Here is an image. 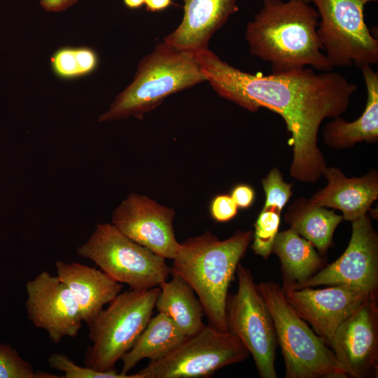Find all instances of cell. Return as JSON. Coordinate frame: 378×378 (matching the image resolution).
Here are the masks:
<instances>
[{
  "label": "cell",
  "mask_w": 378,
  "mask_h": 378,
  "mask_svg": "<svg viewBox=\"0 0 378 378\" xmlns=\"http://www.w3.org/2000/svg\"><path fill=\"white\" fill-rule=\"evenodd\" d=\"M280 260L283 288L308 279L324 266V260L312 244L292 228L278 232L272 247Z\"/></svg>",
  "instance_id": "obj_20"
},
{
  "label": "cell",
  "mask_w": 378,
  "mask_h": 378,
  "mask_svg": "<svg viewBox=\"0 0 378 378\" xmlns=\"http://www.w3.org/2000/svg\"><path fill=\"white\" fill-rule=\"evenodd\" d=\"M174 216L173 209L132 192L113 210L111 223L137 244L173 260L180 247L174 230Z\"/></svg>",
  "instance_id": "obj_13"
},
{
  "label": "cell",
  "mask_w": 378,
  "mask_h": 378,
  "mask_svg": "<svg viewBox=\"0 0 378 378\" xmlns=\"http://www.w3.org/2000/svg\"><path fill=\"white\" fill-rule=\"evenodd\" d=\"M283 289V288H282ZM285 298L295 312L329 346L340 324L373 291L346 286H328L314 289H283Z\"/></svg>",
  "instance_id": "obj_15"
},
{
  "label": "cell",
  "mask_w": 378,
  "mask_h": 378,
  "mask_svg": "<svg viewBox=\"0 0 378 378\" xmlns=\"http://www.w3.org/2000/svg\"><path fill=\"white\" fill-rule=\"evenodd\" d=\"M76 253L94 262L115 281L134 290L158 287L170 274L165 258L134 241L111 223L97 224Z\"/></svg>",
  "instance_id": "obj_7"
},
{
  "label": "cell",
  "mask_w": 378,
  "mask_h": 378,
  "mask_svg": "<svg viewBox=\"0 0 378 378\" xmlns=\"http://www.w3.org/2000/svg\"><path fill=\"white\" fill-rule=\"evenodd\" d=\"M361 71L367 89V102L361 115L353 122L340 116L334 118L323 130V141L332 148L352 147L361 141L375 142L378 139V74L370 65Z\"/></svg>",
  "instance_id": "obj_19"
},
{
  "label": "cell",
  "mask_w": 378,
  "mask_h": 378,
  "mask_svg": "<svg viewBox=\"0 0 378 378\" xmlns=\"http://www.w3.org/2000/svg\"><path fill=\"white\" fill-rule=\"evenodd\" d=\"M155 308L167 316L187 337L204 327V312L192 288L182 278L172 275L160 286Z\"/></svg>",
  "instance_id": "obj_21"
},
{
  "label": "cell",
  "mask_w": 378,
  "mask_h": 378,
  "mask_svg": "<svg viewBox=\"0 0 378 378\" xmlns=\"http://www.w3.org/2000/svg\"><path fill=\"white\" fill-rule=\"evenodd\" d=\"M280 214L272 209H262L255 223L251 248L255 254L265 259L272 253L273 244L279 232Z\"/></svg>",
  "instance_id": "obj_24"
},
{
  "label": "cell",
  "mask_w": 378,
  "mask_h": 378,
  "mask_svg": "<svg viewBox=\"0 0 378 378\" xmlns=\"http://www.w3.org/2000/svg\"><path fill=\"white\" fill-rule=\"evenodd\" d=\"M213 89L249 111L270 109L282 117L290 134L293 158L290 174L304 183L316 182L326 167L317 146L322 122L344 113L357 86L342 74L312 69L263 75L242 71L205 48L194 53Z\"/></svg>",
  "instance_id": "obj_1"
},
{
  "label": "cell",
  "mask_w": 378,
  "mask_h": 378,
  "mask_svg": "<svg viewBox=\"0 0 378 378\" xmlns=\"http://www.w3.org/2000/svg\"><path fill=\"white\" fill-rule=\"evenodd\" d=\"M346 285L377 290L378 235L366 214L352 221L350 241L343 254L304 281L283 289Z\"/></svg>",
  "instance_id": "obj_12"
},
{
  "label": "cell",
  "mask_w": 378,
  "mask_h": 378,
  "mask_svg": "<svg viewBox=\"0 0 378 378\" xmlns=\"http://www.w3.org/2000/svg\"><path fill=\"white\" fill-rule=\"evenodd\" d=\"M318 12L300 0H262V8L246 26L250 52L272 64V73L304 69L330 71L316 27Z\"/></svg>",
  "instance_id": "obj_2"
},
{
  "label": "cell",
  "mask_w": 378,
  "mask_h": 378,
  "mask_svg": "<svg viewBox=\"0 0 378 378\" xmlns=\"http://www.w3.org/2000/svg\"><path fill=\"white\" fill-rule=\"evenodd\" d=\"M160 287L121 291L88 325L92 344L85 366L99 371L115 370L118 361L131 349L152 317Z\"/></svg>",
  "instance_id": "obj_6"
},
{
  "label": "cell",
  "mask_w": 378,
  "mask_h": 378,
  "mask_svg": "<svg viewBox=\"0 0 378 378\" xmlns=\"http://www.w3.org/2000/svg\"><path fill=\"white\" fill-rule=\"evenodd\" d=\"M187 337L165 314L151 317L131 349L122 357L121 373L125 375L141 360L159 359L183 342Z\"/></svg>",
  "instance_id": "obj_22"
},
{
  "label": "cell",
  "mask_w": 378,
  "mask_h": 378,
  "mask_svg": "<svg viewBox=\"0 0 378 378\" xmlns=\"http://www.w3.org/2000/svg\"><path fill=\"white\" fill-rule=\"evenodd\" d=\"M230 196L238 207L247 209L253 203L255 192L250 186L241 183L232 188Z\"/></svg>",
  "instance_id": "obj_31"
},
{
  "label": "cell",
  "mask_w": 378,
  "mask_h": 378,
  "mask_svg": "<svg viewBox=\"0 0 378 378\" xmlns=\"http://www.w3.org/2000/svg\"><path fill=\"white\" fill-rule=\"evenodd\" d=\"M51 68L55 76L62 79L81 77L76 47H62L57 50L50 58Z\"/></svg>",
  "instance_id": "obj_28"
},
{
  "label": "cell",
  "mask_w": 378,
  "mask_h": 378,
  "mask_svg": "<svg viewBox=\"0 0 378 378\" xmlns=\"http://www.w3.org/2000/svg\"><path fill=\"white\" fill-rule=\"evenodd\" d=\"M300 1H302L303 2H305L307 4H309L310 2H312V0H300Z\"/></svg>",
  "instance_id": "obj_35"
},
{
  "label": "cell",
  "mask_w": 378,
  "mask_h": 378,
  "mask_svg": "<svg viewBox=\"0 0 378 378\" xmlns=\"http://www.w3.org/2000/svg\"><path fill=\"white\" fill-rule=\"evenodd\" d=\"M146 9L150 12H157L166 9L174 4L172 0H144Z\"/></svg>",
  "instance_id": "obj_33"
},
{
  "label": "cell",
  "mask_w": 378,
  "mask_h": 378,
  "mask_svg": "<svg viewBox=\"0 0 378 378\" xmlns=\"http://www.w3.org/2000/svg\"><path fill=\"white\" fill-rule=\"evenodd\" d=\"M237 290L228 294L227 330L237 337L253 358L262 378H276L277 341L271 314L254 283L251 272L239 264Z\"/></svg>",
  "instance_id": "obj_10"
},
{
  "label": "cell",
  "mask_w": 378,
  "mask_h": 378,
  "mask_svg": "<svg viewBox=\"0 0 378 378\" xmlns=\"http://www.w3.org/2000/svg\"><path fill=\"white\" fill-rule=\"evenodd\" d=\"M78 0H40L41 6L48 12H61L70 8Z\"/></svg>",
  "instance_id": "obj_32"
},
{
  "label": "cell",
  "mask_w": 378,
  "mask_h": 378,
  "mask_svg": "<svg viewBox=\"0 0 378 378\" xmlns=\"http://www.w3.org/2000/svg\"><path fill=\"white\" fill-rule=\"evenodd\" d=\"M76 54L81 77L89 75L96 70L99 58L93 49L89 47H76Z\"/></svg>",
  "instance_id": "obj_30"
},
{
  "label": "cell",
  "mask_w": 378,
  "mask_h": 378,
  "mask_svg": "<svg viewBox=\"0 0 378 378\" xmlns=\"http://www.w3.org/2000/svg\"><path fill=\"white\" fill-rule=\"evenodd\" d=\"M342 220V216L304 198L295 201L285 215L290 228L309 241L321 255L332 246L334 232Z\"/></svg>",
  "instance_id": "obj_23"
},
{
  "label": "cell",
  "mask_w": 378,
  "mask_h": 378,
  "mask_svg": "<svg viewBox=\"0 0 378 378\" xmlns=\"http://www.w3.org/2000/svg\"><path fill=\"white\" fill-rule=\"evenodd\" d=\"M253 239V231H236L220 240L210 232L180 243L170 274L184 279L201 304L208 325L227 331L225 305L237 267Z\"/></svg>",
  "instance_id": "obj_3"
},
{
  "label": "cell",
  "mask_w": 378,
  "mask_h": 378,
  "mask_svg": "<svg viewBox=\"0 0 378 378\" xmlns=\"http://www.w3.org/2000/svg\"><path fill=\"white\" fill-rule=\"evenodd\" d=\"M48 363L51 368L62 372L64 378H135L134 374L125 375L115 370L104 372L79 365L62 353L51 354Z\"/></svg>",
  "instance_id": "obj_26"
},
{
  "label": "cell",
  "mask_w": 378,
  "mask_h": 378,
  "mask_svg": "<svg viewBox=\"0 0 378 378\" xmlns=\"http://www.w3.org/2000/svg\"><path fill=\"white\" fill-rule=\"evenodd\" d=\"M323 176L327 186L308 201L318 206L342 211L343 219L354 221L367 214L378 197V175L372 171L360 178H348L335 167H326Z\"/></svg>",
  "instance_id": "obj_17"
},
{
  "label": "cell",
  "mask_w": 378,
  "mask_h": 378,
  "mask_svg": "<svg viewBox=\"0 0 378 378\" xmlns=\"http://www.w3.org/2000/svg\"><path fill=\"white\" fill-rule=\"evenodd\" d=\"M237 209L231 196L227 194L216 195L209 204L210 215L217 222L230 220L237 214Z\"/></svg>",
  "instance_id": "obj_29"
},
{
  "label": "cell",
  "mask_w": 378,
  "mask_h": 378,
  "mask_svg": "<svg viewBox=\"0 0 378 378\" xmlns=\"http://www.w3.org/2000/svg\"><path fill=\"white\" fill-rule=\"evenodd\" d=\"M183 17L163 42L177 50L195 53L207 48L211 36L238 11L237 0H182Z\"/></svg>",
  "instance_id": "obj_16"
},
{
  "label": "cell",
  "mask_w": 378,
  "mask_h": 378,
  "mask_svg": "<svg viewBox=\"0 0 378 378\" xmlns=\"http://www.w3.org/2000/svg\"><path fill=\"white\" fill-rule=\"evenodd\" d=\"M25 308L29 320L45 330L50 340L59 343L76 337L83 319L72 293L57 275L43 271L26 284Z\"/></svg>",
  "instance_id": "obj_14"
},
{
  "label": "cell",
  "mask_w": 378,
  "mask_h": 378,
  "mask_svg": "<svg viewBox=\"0 0 378 378\" xmlns=\"http://www.w3.org/2000/svg\"><path fill=\"white\" fill-rule=\"evenodd\" d=\"M205 80L194 53L158 43L141 59L133 81L99 116L98 122L142 118L169 95Z\"/></svg>",
  "instance_id": "obj_4"
},
{
  "label": "cell",
  "mask_w": 378,
  "mask_h": 378,
  "mask_svg": "<svg viewBox=\"0 0 378 378\" xmlns=\"http://www.w3.org/2000/svg\"><path fill=\"white\" fill-rule=\"evenodd\" d=\"M262 185L266 197L262 209H272L281 214L292 195V183L285 182L279 169L273 168L267 176L262 179Z\"/></svg>",
  "instance_id": "obj_27"
},
{
  "label": "cell",
  "mask_w": 378,
  "mask_h": 378,
  "mask_svg": "<svg viewBox=\"0 0 378 378\" xmlns=\"http://www.w3.org/2000/svg\"><path fill=\"white\" fill-rule=\"evenodd\" d=\"M122 2L130 9H138L144 4V0H122Z\"/></svg>",
  "instance_id": "obj_34"
},
{
  "label": "cell",
  "mask_w": 378,
  "mask_h": 378,
  "mask_svg": "<svg viewBox=\"0 0 378 378\" xmlns=\"http://www.w3.org/2000/svg\"><path fill=\"white\" fill-rule=\"evenodd\" d=\"M55 265L57 276L72 293L87 326L123 288L122 284L95 267L62 260L56 261Z\"/></svg>",
  "instance_id": "obj_18"
},
{
  "label": "cell",
  "mask_w": 378,
  "mask_h": 378,
  "mask_svg": "<svg viewBox=\"0 0 378 378\" xmlns=\"http://www.w3.org/2000/svg\"><path fill=\"white\" fill-rule=\"evenodd\" d=\"M329 347L346 377L377 374V291L368 298L336 329Z\"/></svg>",
  "instance_id": "obj_11"
},
{
  "label": "cell",
  "mask_w": 378,
  "mask_h": 378,
  "mask_svg": "<svg viewBox=\"0 0 378 378\" xmlns=\"http://www.w3.org/2000/svg\"><path fill=\"white\" fill-rule=\"evenodd\" d=\"M257 289L271 314L286 378H346L331 349L293 309L283 289L261 281Z\"/></svg>",
  "instance_id": "obj_5"
},
{
  "label": "cell",
  "mask_w": 378,
  "mask_h": 378,
  "mask_svg": "<svg viewBox=\"0 0 378 378\" xmlns=\"http://www.w3.org/2000/svg\"><path fill=\"white\" fill-rule=\"evenodd\" d=\"M321 18L316 29L333 68H362L378 62V40L364 20L367 0H312Z\"/></svg>",
  "instance_id": "obj_9"
},
{
  "label": "cell",
  "mask_w": 378,
  "mask_h": 378,
  "mask_svg": "<svg viewBox=\"0 0 378 378\" xmlns=\"http://www.w3.org/2000/svg\"><path fill=\"white\" fill-rule=\"evenodd\" d=\"M248 356V351L234 335L205 325L167 355L149 360L134 374L135 378H205Z\"/></svg>",
  "instance_id": "obj_8"
},
{
  "label": "cell",
  "mask_w": 378,
  "mask_h": 378,
  "mask_svg": "<svg viewBox=\"0 0 378 378\" xmlns=\"http://www.w3.org/2000/svg\"><path fill=\"white\" fill-rule=\"evenodd\" d=\"M59 377L38 370L20 356L10 344L0 342V378Z\"/></svg>",
  "instance_id": "obj_25"
}]
</instances>
